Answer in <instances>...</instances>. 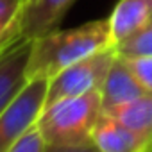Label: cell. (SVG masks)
Segmentation results:
<instances>
[{"label":"cell","mask_w":152,"mask_h":152,"mask_svg":"<svg viewBox=\"0 0 152 152\" xmlns=\"http://www.w3.org/2000/svg\"><path fill=\"white\" fill-rule=\"evenodd\" d=\"M111 47L113 43L107 18L63 31L54 29L32 41L27 77L52 79L64 68Z\"/></svg>","instance_id":"1"},{"label":"cell","mask_w":152,"mask_h":152,"mask_svg":"<svg viewBox=\"0 0 152 152\" xmlns=\"http://www.w3.org/2000/svg\"><path fill=\"white\" fill-rule=\"evenodd\" d=\"M100 91L63 99L43 107L36 127L47 145H83L91 143L93 129L102 116Z\"/></svg>","instance_id":"2"},{"label":"cell","mask_w":152,"mask_h":152,"mask_svg":"<svg viewBox=\"0 0 152 152\" xmlns=\"http://www.w3.org/2000/svg\"><path fill=\"white\" fill-rule=\"evenodd\" d=\"M116 48H106L100 50L79 63H75L52 79H48V91H47V102L54 104L63 99H72V97H81L91 91H100L102 83L106 75L116 57Z\"/></svg>","instance_id":"3"},{"label":"cell","mask_w":152,"mask_h":152,"mask_svg":"<svg viewBox=\"0 0 152 152\" xmlns=\"http://www.w3.org/2000/svg\"><path fill=\"white\" fill-rule=\"evenodd\" d=\"M48 91L47 77H32L13 102L0 113V152H7L32 125H36Z\"/></svg>","instance_id":"4"},{"label":"cell","mask_w":152,"mask_h":152,"mask_svg":"<svg viewBox=\"0 0 152 152\" xmlns=\"http://www.w3.org/2000/svg\"><path fill=\"white\" fill-rule=\"evenodd\" d=\"M32 41L34 39L18 38L0 52V113L13 102L29 81L27 66L32 52Z\"/></svg>","instance_id":"5"},{"label":"cell","mask_w":152,"mask_h":152,"mask_svg":"<svg viewBox=\"0 0 152 152\" xmlns=\"http://www.w3.org/2000/svg\"><path fill=\"white\" fill-rule=\"evenodd\" d=\"M91 141L100 152H152L150 141H147L107 113H102V116L99 118Z\"/></svg>","instance_id":"6"},{"label":"cell","mask_w":152,"mask_h":152,"mask_svg":"<svg viewBox=\"0 0 152 152\" xmlns=\"http://www.w3.org/2000/svg\"><path fill=\"white\" fill-rule=\"evenodd\" d=\"M143 93H147V91L143 90L140 81L131 72L125 57L116 56L104 83H102V88H100V99H102L104 111H109L125 102H131V100L141 97Z\"/></svg>","instance_id":"7"},{"label":"cell","mask_w":152,"mask_h":152,"mask_svg":"<svg viewBox=\"0 0 152 152\" xmlns=\"http://www.w3.org/2000/svg\"><path fill=\"white\" fill-rule=\"evenodd\" d=\"M73 0H27L20 16V38L36 39L56 29Z\"/></svg>","instance_id":"8"},{"label":"cell","mask_w":152,"mask_h":152,"mask_svg":"<svg viewBox=\"0 0 152 152\" xmlns=\"http://www.w3.org/2000/svg\"><path fill=\"white\" fill-rule=\"evenodd\" d=\"M152 18V0H118L109 20L113 47L131 39Z\"/></svg>","instance_id":"9"},{"label":"cell","mask_w":152,"mask_h":152,"mask_svg":"<svg viewBox=\"0 0 152 152\" xmlns=\"http://www.w3.org/2000/svg\"><path fill=\"white\" fill-rule=\"evenodd\" d=\"M104 113L116 118L131 131H134L136 134H140L141 138L152 143V95L150 93H143L141 97Z\"/></svg>","instance_id":"10"},{"label":"cell","mask_w":152,"mask_h":152,"mask_svg":"<svg viewBox=\"0 0 152 152\" xmlns=\"http://www.w3.org/2000/svg\"><path fill=\"white\" fill-rule=\"evenodd\" d=\"M27 0H0V52L20 38V16Z\"/></svg>","instance_id":"11"},{"label":"cell","mask_w":152,"mask_h":152,"mask_svg":"<svg viewBox=\"0 0 152 152\" xmlns=\"http://www.w3.org/2000/svg\"><path fill=\"white\" fill-rule=\"evenodd\" d=\"M118 56L122 57H141V56H152V18L150 22L131 39L120 43L115 47Z\"/></svg>","instance_id":"12"},{"label":"cell","mask_w":152,"mask_h":152,"mask_svg":"<svg viewBox=\"0 0 152 152\" xmlns=\"http://www.w3.org/2000/svg\"><path fill=\"white\" fill-rule=\"evenodd\" d=\"M131 72L140 81L143 90L152 95V56H141V57H125Z\"/></svg>","instance_id":"13"},{"label":"cell","mask_w":152,"mask_h":152,"mask_svg":"<svg viewBox=\"0 0 152 152\" xmlns=\"http://www.w3.org/2000/svg\"><path fill=\"white\" fill-rule=\"evenodd\" d=\"M47 148V141L41 136L39 129L36 125H32L7 152H45Z\"/></svg>","instance_id":"14"},{"label":"cell","mask_w":152,"mask_h":152,"mask_svg":"<svg viewBox=\"0 0 152 152\" xmlns=\"http://www.w3.org/2000/svg\"><path fill=\"white\" fill-rule=\"evenodd\" d=\"M45 152H100V150L91 141L83 145H47Z\"/></svg>","instance_id":"15"}]
</instances>
